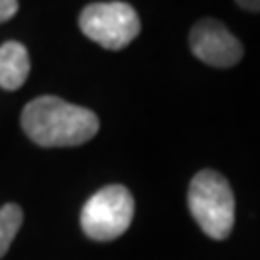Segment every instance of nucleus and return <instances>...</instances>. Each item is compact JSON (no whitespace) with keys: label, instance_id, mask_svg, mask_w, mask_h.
Returning <instances> with one entry per match:
<instances>
[{"label":"nucleus","instance_id":"20e7f679","mask_svg":"<svg viewBox=\"0 0 260 260\" xmlns=\"http://www.w3.org/2000/svg\"><path fill=\"white\" fill-rule=\"evenodd\" d=\"M79 27L96 45L121 50L139 35L141 21L127 2H93L81 12Z\"/></svg>","mask_w":260,"mask_h":260},{"label":"nucleus","instance_id":"39448f33","mask_svg":"<svg viewBox=\"0 0 260 260\" xmlns=\"http://www.w3.org/2000/svg\"><path fill=\"white\" fill-rule=\"evenodd\" d=\"M193 54L214 68H232L243 58V45L223 23L216 19H201L189 33Z\"/></svg>","mask_w":260,"mask_h":260},{"label":"nucleus","instance_id":"0eeeda50","mask_svg":"<svg viewBox=\"0 0 260 260\" xmlns=\"http://www.w3.org/2000/svg\"><path fill=\"white\" fill-rule=\"evenodd\" d=\"M23 222V212L18 205H4L0 208V258L8 252Z\"/></svg>","mask_w":260,"mask_h":260},{"label":"nucleus","instance_id":"423d86ee","mask_svg":"<svg viewBox=\"0 0 260 260\" xmlns=\"http://www.w3.org/2000/svg\"><path fill=\"white\" fill-rule=\"evenodd\" d=\"M31 70L29 52L18 41H8L0 45V87L6 91H16L25 83Z\"/></svg>","mask_w":260,"mask_h":260},{"label":"nucleus","instance_id":"7ed1b4c3","mask_svg":"<svg viewBox=\"0 0 260 260\" xmlns=\"http://www.w3.org/2000/svg\"><path fill=\"white\" fill-rule=\"evenodd\" d=\"M135 201L123 185H106L96 191L81 210V230L89 239L112 241L127 232Z\"/></svg>","mask_w":260,"mask_h":260},{"label":"nucleus","instance_id":"f257e3e1","mask_svg":"<svg viewBox=\"0 0 260 260\" xmlns=\"http://www.w3.org/2000/svg\"><path fill=\"white\" fill-rule=\"evenodd\" d=\"M93 110L70 104L58 96H39L21 112V127L39 147H77L99 131Z\"/></svg>","mask_w":260,"mask_h":260},{"label":"nucleus","instance_id":"6e6552de","mask_svg":"<svg viewBox=\"0 0 260 260\" xmlns=\"http://www.w3.org/2000/svg\"><path fill=\"white\" fill-rule=\"evenodd\" d=\"M19 4L16 0H0V23L8 21L10 18H14L18 14Z\"/></svg>","mask_w":260,"mask_h":260},{"label":"nucleus","instance_id":"1a4fd4ad","mask_svg":"<svg viewBox=\"0 0 260 260\" xmlns=\"http://www.w3.org/2000/svg\"><path fill=\"white\" fill-rule=\"evenodd\" d=\"M237 6L243 10H249V12H260V0L258 2H251V0H239Z\"/></svg>","mask_w":260,"mask_h":260},{"label":"nucleus","instance_id":"f03ea898","mask_svg":"<svg viewBox=\"0 0 260 260\" xmlns=\"http://www.w3.org/2000/svg\"><path fill=\"white\" fill-rule=\"evenodd\" d=\"M189 210L199 228L216 241L225 239L233 230L235 222V197L228 179L214 172H199L187 193Z\"/></svg>","mask_w":260,"mask_h":260}]
</instances>
